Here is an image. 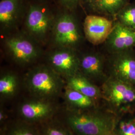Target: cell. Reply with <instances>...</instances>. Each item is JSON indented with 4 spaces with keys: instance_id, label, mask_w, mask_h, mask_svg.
I'll return each instance as SVG.
<instances>
[{
    "instance_id": "6da1fadb",
    "label": "cell",
    "mask_w": 135,
    "mask_h": 135,
    "mask_svg": "<svg viewBox=\"0 0 135 135\" xmlns=\"http://www.w3.org/2000/svg\"><path fill=\"white\" fill-rule=\"evenodd\" d=\"M117 116L102 105L82 111L63 106L56 117L75 135H112Z\"/></svg>"
},
{
    "instance_id": "7a4b0ae2",
    "label": "cell",
    "mask_w": 135,
    "mask_h": 135,
    "mask_svg": "<svg viewBox=\"0 0 135 135\" xmlns=\"http://www.w3.org/2000/svg\"><path fill=\"white\" fill-rule=\"evenodd\" d=\"M23 84L30 96L58 100L66 87L65 79L47 64L35 65L25 75Z\"/></svg>"
},
{
    "instance_id": "3957f363",
    "label": "cell",
    "mask_w": 135,
    "mask_h": 135,
    "mask_svg": "<svg viewBox=\"0 0 135 135\" xmlns=\"http://www.w3.org/2000/svg\"><path fill=\"white\" fill-rule=\"evenodd\" d=\"M102 104L116 116L135 112V87L109 76L100 86Z\"/></svg>"
},
{
    "instance_id": "277c9868",
    "label": "cell",
    "mask_w": 135,
    "mask_h": 135,
    "mask_svg": "<svg viewBox=\"0 0 135 135\" xmlns=\"http://www.w3.org/2000/svg\"><path fill=\"white\" fill-rule=\"evenodd\" d=\"M4 36L3 47L5 53L17 65L30 66L42 57L43 46L22 31L18 30Z\"/></svg>"
},
{
    "instance_id": "5b68a950",
    "label": "cell",
    "mask_w": 135,
    "mask_h": 135,
    "mask_svg": "<svg viewBox=\"0 0 135 135\" xmlns=\"http://www.w3.org/2000/svg\"><path fill=\"white\" fill-rule=\"evenodd\" d=\"M56 15L46 5H30L25 12L21 31L43 47L50 43Z\"/></svg>"
},
{
    "instance_id": "8992f818",
    "label": "cell",
    "mask_w": 135,
    "mask_h": 135,
    "mask_svg": "<svg viewBox=\"0 0 135 135\" xmlns=\"http://www.w3.org/2000/svg\"><path fill=\"white\" fill-rule=\"evenodd\" d=\"M57 14L50 43L53 47L79 50L86 40L82 25L70 11Z\"/></svg>"
},
{
    "instance_id": "52a82bcc",
    "label": "cell",
    "mask_w": 135,
    "mask_h": 135,
    "mask_svg": "<svg viewBox=\"0 0 135 135\" xmlns=\"http://www.w3.org/2000/svg\"><path fill=\"white\" fill-rule=\"evenodd\" d=\"M17 107L18 119L30 124L40 125L55 118L62 106L58 100L30 96Z\"/></svg>"
},
{
    "instance_id": "ba28073f",
    "label": "cell",
    "mask_w": 135,
    "mask_h": 135,
    "mask_svg": "<svg viewBox=\"0 0 135 135\" xmlns=\"http://www.w3.org/2000/svg\"><path fill=\"white\" fill-rule=\"evenodd\" d=\"M107 72L109 76L135 87V49L108 54Z\"/></svg>"
},
{
    "instance_id": "9c48e42d",
    "label": "cell",
    "mask_w": 135,
    "mask_h": 135,
    "mask_svg": "<svg viewBox=\"0 0 135 135\" xmlns=\"http://www.w3.org/2000/svg\"><path fill=\"white\" fill-rule=\"evenodd\" d=\"M46 58L47 64L64 79L79 71V53L76 50L53 47L47 53Z\"/></svg>"
},
{
    "instance_id": "30bf717a",
    "label": "cell",
    "mask_w": 135,
    "mask_h": 135,
    "mask_svg": "<svg viewBox=\"0 0 135 135\" xmlns=\"http://www.w3.org/2000/svg\"><path fill=\"white\" fill-rule=\"evenodd\" d=\"M79 72L100 87L109 78L107 56L96 51L79 53Z\"/></svg>"
},
{
    "instance_id": "8fae6325",
    "label": "cell",
    "mask_w": 135,
    "mask_h": 135,
    "mask_svg": "<svg viewBox=\"0 0 135 135\" xmlns=\"http://www.w3.org/2000/svg\"><path fill=\"white\" fill-rule=\"evenodd\" d=\"M26 11L23 0H1L0 2V30L3 36L19 30Z\"/></svg>"
},
{
    "instance_id": "7c38bea8",
    "label": "cell",
    "mask_w": 135,
    "mask_h": 135,
    "mask_svg": "<svg viewBox=\"0 0 135 135\" xmlns=\"http://www.w3.org/2000/svg\"><path fill=\"white\" fill-rule=\"evenodd\" d=\"M114 25V20L110 19L105 16L88 15L83 23L86 40L94 45L104 43L111 34Z\"/></svg>"
},
{
    "instance_id": "4fadbf2b",
    "label": "cell",
    "mask_w": 135,
    "mask_h": 135,
    "mask_svg": "<svg viewBox=\"0 0 135 135\" xmlns=\"http://www.w3.org/2000/svg\"><path fill=\"white\" fill-rule=\"evenodd\" d=\"M104 44L108 54L135 49V30L126 27L115 21L113 30Z\"/></svg>"
},
{
    "instance_id": "5bb4252c",
    "label": "cell",
    "mask_w": 135,
    "mask_h": 135,
    "mask_svg": "<svg viewBox=\"0 0 135 135\" xmlns=\"http://www.w3.org/2000/svg\"><path fill=\"white\" fill-rule=\"evenodd\" d=\"M66 86L71 88L102 104L101 87L79 71L65 79Z\"/></svg>"
},
{
    "instance_id": "9a60e30c",
    "label": "cell",
    "mask_w": 135,
    "mask_h": 135,
    "mask_svg": "<svg viewBox=\"0 0 135 135\" xmlns=\"http://www.w3.org/2000/svg\"><path fill=\"white\" fill-rule=\"evenodd\" d=\"M62 97L64 101V106L73 110H86L103 105L80 92L66 86L65 88Z\"/></svg>"
},
{
    "instance_id": "2e32d148",
    "label": "cell",
    "mask_w": 135,
    "mask_h": 135,
    "mask_svg": "<svg viewBox=\"0 0 135 135\" xmlns=\"http://www.w3.org/2000/svg\"><path fill=\"white\" fill-rule=\"evenodd\" d=\"M1 135H42L39 125L17 119L2 126Z\"/></svg>"
},
{
    "instance_id": "e0dca14e",
    "label": "cell",
    "mask_w": 135,
    "mask_h": 135,
    "mask_svg": "<svg viewBox=\"0 0 135 135\" xmlns=\"http://www.w3.org/2000/svg\"><path fill=\"white\" fill-rule=\"evenodd\" d=\"M20 81L18 75L13 72L3 73L0 77V98L7 101L13 98L18 94Z\"/></svg>"
},
{
    "instance_id": "ac0fdd59",
    "label": "cell",
    "mask_w": 135,
    "mask_h": 135,
    "mask_svg": "<svg viewBox=\"0 0 135 135\" xmlns=\"http://www.w3.org/2000/svg\"><path fill=\"white\" fill-rule=\"evenodd\" d=\"M130 0H97L90 5L94 12L105 17L115 19L116 15Z\"/></svg>"
},
{
    "instance_id": "d6986e66",
    "label": "cell",
    "mask_w": 135,
    "mask_h": 135,
    "mask_svg": "<svg viewBox=\"0 0 135 135\" xmlns=\"http://www.w3.org/2000/svg\"><path fill=\"white\" fill-rule=\"evenodd\" d=\"M112 135H135V116L134 114L117 116Z\"/></svg>"
},
{
    "instance_id": "ffe728a7",
    "label": "cell",
    "mask_w": 135,
    "mask_h": 135,
    "mask_svg": "<svg viewBox=\"0 0 135 135\" xmlns=\"http://www.w3.org/2000/svg\"><path fill=\"white\" fill-rule=\"evenodd\" d=\"M38 125L42 135H75L56 117Z\"/></svg>"
},
{
    "instance_id": "44dd1931",
    "label": "cell",
    "mask_w": 135,
    "mask_h": 135,
    "mask_svg": "<svg viewBox=\"0 0 135 135\" xmlns=\"http://www.w3.org/2000/svg\"><path fill=\"white\" fill-rule=\"evenodd\" d=\"M114 20L130 29L135 30V2L129 3L116 15Z\"/></svg>"
},
{
    "instance_id": "7402d4cb",
    "label": "cell",
    "mask_w": 135,
    "mask_h": 135,
    "mask_svg": "<svg viewBox=\"0 0 135 135\" xmlns=\"http://www.w3.org/2000/svg\"><path fill=\"white\" fill-rule=\"evenodd\" d=\"M81 0H58L59 3L65 9L71 11L77 7Z\"/></svg>"
},
{
    "instance_id": "603a6c76",
    "label": "cell",
    "mask_w": 135,
    "mask_h": 135,
    "mask_svg": "<svg viewBox=\"0 0 135 135\" xmlns=\"http://www.w3.org/2000/svg\"><path fill=\"white\" fill-rule=\"evenodd\" d=\"M8 114L6 111V110L3 108V107L1 106L0 108V124L3 126L6 124L8 121Z\"/></svg>"
},
{
    "instance_id": "cb8c5ba5",
    "label": "cell",
    "mask_w": 135,
    "mask_h": 135,
    "mask_svg": "<svg viewBox=\"0 0 135 135\" xmlns=\"http://www.w3.org/2000/svg\"><path fill=\"white\" fill-rule=\"evenodd\" d=\"M84 1L85 3L88 4L89 6H90V5H92V4H93L95 2H96L97 0H84Z\"/></svg>"
},
{
    "instance_id": "d4e9b609",
    "label": "cell",
    "mask_w": 135,
    "mask_h": 135,
    "mask_svg": "<svg viewBox=\"0 0 135 135\" xmlns=\"http://www.w3.org/2000/svg\"><path fill=\"white\" fill-rule=\"evenodd\" d=\"M134 115H135V113H134Z\"/></svg>"
}]
</instances>
